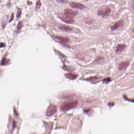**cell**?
Here are the masks:
<instances>
[{
	"mask_svg": "<svg viewBox=\"0 0 134 134\" xmlns=\"http://www.w3.org/2000/svg\"><path fill=\"white\" fill-rule=\"evenodd\" d=\"M78 103L77 100H70L64 102L61 106V109L67 111L75 107Z\"/></svg>",
	"mask_w": 134,
	"mask_h": 134,
	"instance_id": "6da1fadb",
	"label": "cell"
},
{
	"mask_svg": "<svg viewBox=\"0 0 134 134\" xmlns=\"http://www.w3.org/2000/svg\"><path fill=\"white\" fill-rule=\"evenodd\" d=\"M111 12V10L109 7L106 6L101 7L97 11V15L103 17H106L109 16Z\"/></svg>",
	"mask_w": 134,
	"mask_h": 134,
	"instance_id": "7a4b0ae2",
	"label": "cell"
},
{
	"mask_svg": "<svg viewBox=\"0 0 134 134\" xmlns=\"http://www.w3.org/2000/svg\"><path fill=\"white\" fill-rule=\"evenodd\" d=\"M57 16L62 21L67 23H72L74 21L73 17L65 13H58L57 14Z\"/></svg>",
	"mask_w": 134,
	"mask_h": 134,
	"instance_id": "3957f363",
	"label": "cell"
},
{
	"mask_svg": "<svg viewBox=\"0 0 134 134\" xmlns=\"http://www.w3.org/2000/svg\"><path fill=\"white\" fill-rule=\"evenodd\" d=\"M57 107L55 105L51 104L49 106L46 112V115L47 116H51L56 113Z\"/></svg>",
	"mask_w": 134,
	"mask_h": 134,
	"instance_id": "277c9868",
	"label": "cell"
},
{
	"mask_svg": "<svg viewBox=\"0 0 134 134\" xmlns=\"http://www.w3.org/2000/svg\"><path fill=\"white\" fill-rule=\"evenodd\" d=\"M53 39L55 41L61 43H67L69 41V39L68 38L61 36H53Z\"/></svg>",
	"mask_w": 134,
	"mask_h": 134,
	"instance_id": "5b68a950",
	"label": "cell"
},
{
	"mask_svg": "<svg viewBox=\"0 0 134 134\" xmlns=\"http://www.w3.org/2000/svg\"><path fill=\"white\" fill-rule=\"evenodd\" d=\"M59 29L60 30L63 32H75L74 31V29H76L72 27H70L68 26L62 25L59 26Z\"/></svg>",
	"mask_w": 134,
	"mask_h": 134,
	"instance_id": "8992f818",
	"label": "cell"
},
{
	"mask_svg": "<svg viewBox=\"0 0 134 134\" xmlns=\"http://www.w3.org/2000/svg\"><path fill=\"white\" fill-rule=\"evenodd\" d=\"M69 5L71 7L76 8L77 9L82 10L86 8L85 6L81 3L75 2H70L69 3Z\"/></svg>",
	"mask_w": 134,
	"mask_h": 134,
	"instance_id": "52a82bcc",
	"label": "cell"
},
{
	"mask_svg": "<svg viewBox=\"0 0 134 134\" xmlns=\"http://www.w3.org/2000/svg\"><path fill=\"white\" fill-rule=\"evenodd\" d=\"M124 20H120L118 21L117 22H116L114 25H113L111 27H110L111 30L112 31L116 30L118 29L120 27H123L124 25Z\"/></svg>",
	"mask_w": 134,
	"mask_h": 134,
	"instance_id": "ba28073f",
	"label": "cell"
},
{
	"mask_svg": "<svg viewBox=\"0 0 134 134\" xmlns=\"http://www.w3.org/2000/svg\"><path fill=\"white\" fill-rule=\"evenodd\" d=\"M64 13L73 17L78 14V12L77 11L68 8L65 9L64 11Z\"/></svg>",
	"mask_w": 134,
	"mask_h": 134,
	"instance_id": "9c48e42d",
	"label": "cell"
},
{
	"mask_svg": "<svg viewBox=\"0 0 134 134\" xmlns=\"http://www.w3.org/2000/svg\"><path fill=\"white\" fill-rule=\"evenodd\" d=\"M126 46L125 44H118L116 47V52L120 53L124 50Z\"/></svg>",
	"mask_w": 134,
	"mask_h": 134,
	"instance_id": "30bf717a",
	"label": "cell"
},
{
	"mask_svg": "<svg viewBox=\"0 0 134 134\" xmlns=\"http://www.w3.org/2000/svg\"><path fill=\"white\" fill-rule=\"evenodd\" d=\"M129 63L127 61H123L120 63L118 65V68L120 70H123L127 67Z\"/></svg>",
	"mask_w": 134,
	"mask_h": 134,
	"instance_id": "8fae6325",
	"label": "cell"
},
{
	"mask_svg": "<svg viewBox=\"0 0 134 134\" xmlns=\"http://www.w3.org/2000/svg\"><path fill=\"white\" fill-rule=\"evenodd\" d=\"M65 76H66L67 78H68L70 79L74 80L77 77V76L76 74H74L68 73V74H65Z\"/></svg>",
	"mask_w": 134,
	"mask_h": 134,
	"instance_id": "7c38bea8",
	"label": "cell"
},
{
	"mask_svg": "<svg viewBox=\"0 0 134 134\" xmlns=\"http://www.w3.org/2000/svg\"><path fill=\"white\" fill-rule=\"evenodd\" d=\"M9 63V60L6 58H4L2 59L1 61V65H5L8 64Z\"/></svg>",
	"mask_w": 134,
	"mask_h": 134,
	"instance_id": "4fadbf2b",
	"label": "cell"
},
{
	"mask_svg": "<svg viewBox=\"0 0 134 134\" xmlns=\"http://www.w3.org/2000/svg\"><path fill=\"white\" fill-rule=\"evenodd\" d=\"M83 21L87 24H90L92 23V20L90 18L87 17L86 18L84 19L83 20Z\"/></svg>",
	"mask_w": 134,
	"mask_h": 134,
	"instance_id": "5bb4252c",
	"label": "cell"
},
{
	"mask_svg": "<svg viewBox=\"0 0 134 134\" xmlns=\"http://www.w3.org/2000/svg\"><path fill=\"white\" fill-rule=\"evenodd\" d=\"M22 22L21 21H20L19 22L18 24L17 25V30L19 31L22 28Z\"/></svg>",
	"mask_w": 134,
	"mask_h": 134,
	"instance_id": "9a60e30c",
	"label": "cell"
},
{
	"mask_svg": "<svg viewBox=\"0 0 134 134\" xmlns=\"http://www.w3.org/2000/svg\"><path fill=\"white\" fill-rule=\"evenodd\" d=\"M21 14V10L20 9V8H18L17 10V18H19L20 17Z\"/></svg>",
	"mask_w": 134,
	"mask_h": 134,
	"instance_id": "2e32d148",
	"label": "cell"
},
{
	"mask_svg": "<svg viewBox=\"0 0 134 134\" xmlns=\"http://www.w3.org/2000/svg\"><path fill=\"white\" fill-rule=\"evenodd\" d=\"M41 4L40 1L39 0L36 3V7L38 9H39V8L40 7H41Z\"/></svg>",
	"mask_w": 134,
	"mask_h": 134,
	"instance_id": "e0dca14e",
	"label": "cell"
},
{
	"mask_svg": "<svg viewBox=\"0 0 134 134\" xmlns=\"http://www.w3.org/2000/svg\"><path fill=\"white\" fill-rule=\"evenodd\" d=\"M110 81H111V79L109 77V78H106L104 80V82H105V83H109Z\"/></svg>",
	"mask_w": 134,
	"mask_h": 134,
	"instance_id": "ac0fdd59",
	"label": "cell"
},
{
	"mask_svg": "<svg viewBox=\"0 0 134 134\" xmlns=\"http://www.w3.org/2000/svg\"><path fill=\"white\" fill-rule=\"evenodd\" d=\"M13 18H14V14L12 13V14H11V19H10V20L9 22H11V21H12V20H13Z\"/></svg>",
	"mask_w": 134,
	"mask_h": 134,
	"instance_id": "d6986e66",
	"label": "cell"
},
{
	"mask_svg": "<svg viewBox=\"0 0 134 134\" xmlns=\"http://www.w3.org/2000/svg\"><path fill=\"white\" fill-rule=\"evenodd\" d=\"M6 46V44L4 43H1L0 44V47L2 48V47H4Z\"/></svg>",
	"mask_w": 134,
	"mask_h": 134,
	"instance_id": "ffe728a7",
	"label": "cell"
},
{
	"mask_svg": "<svg viewBox=\"0 0 134 134\" xmlns=\"http://www.w3.org/2000/svg\"><path fill=\"white\" fill-rule=\"evenodd\" d=\"M132 9L133 11H134V0L133 1V2L132 3Z\"/></svg>",
	"mask_w": 134,
	"mask_h": 134,
	"instance_id": "44dd1931",
	"label": "cell"
},
{
	"mask_svg": "<svg viewBox=\"0 0 134 134\" xmlns=\"http://www.w3.org/2000/svg\"><path fill=\"white\" fill-rule=\"evenodd\" d=\"M133 32H134V28H133Z\"/></svg>",
	"mask_w": 134,
	"mask_h": 134,
	"instance_id": "7402d4cb",
	"label": "cell"
},
{
	"mask_svg": "<svg viewBox=\"0 0 134 134\" xmlns=\"http://www.w3.org/2000/svg\"></svg>",
	"mask_w": 134,
	"mask_h": 134,
	"instance_id": "603a6c76",
	"label": "cell"
}]
</instances>
